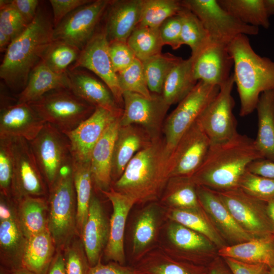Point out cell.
Returning <instances> with one entry per match:
<instances>
[{
	"label": "cell",
	"instance_id": "cell-19",
	"mask_svg": "<svg viewBox=\"0 0 274 274\" xmlns=\"http://www.w3.org/2000/svg\"><path fill=\"white\" fill-rule=\"evenodd\" d=\"M195 79L220 87L230 78L233 60L228 45L212 40L191 54Z\"/></svg>",
	"mask_w": 274,
	"mask_h": 274
},
{
	"label": "cell",
	"instance_id": "cell-7",
	"mask_svg": "<svg viewBox=\"0 0 274 274\" xmlns=\"http://www.w3.org/2000/svg\"><path fill=\"white\" fill-rule=\"evenodd\" d=\"M219 91V86L199 81L193 89L166 118L162 132L169 155L180 139L197 120Z\"/></svg>",
	"mask_w": 274,
	"mask_h": 274
},
{
	"label": "cell",
	"instance_id": "cell-23",
	"mask_svg": "<svg viewBox=\"0 0 274 274\" xmlns=\"http://www.w3.org/2000/svg\"><path fill=\"white\" fill-rule=\"evenodd\" d=\"M143 0H111L104 27L108 40L127 41L138 25Z\"/></svg>",
	"mask_w": 274,
	"mask_h": 274
},
{
	"label": "cell",
	"instance_id": "cell-40",
	"mask_svg": "<svg viewBox=\"0 0 274 274\" xmlns=\"http://www.w3.org/2000/svg\"><path fill=\"white\" fill-rule=\"evenodd\" d=\"M158 218L153 207H148L138 216L132 235V250L135 256L141 255L153 242L156 235Z\"/></svg>",
	"mask_w": 274,
	"mask_h": 274
},
{
	"label": "cell",
	"instance_id": "cell-1",
	"mask_svg": "<svg viewBox=\"0 0 274 274\" xmlns=\"http://www.w3.org/2000/svg\"><path fill=\"white\" fill-rule=\"evenodd\" d=\"M53 17L39 6L33 21L8 48L0 65V77L12 91L20 93L29 75L52 42Z\"/></svg>",
	"mask_w": 274,
	"mask_h": 274
},
{
	"label": "cell",
	"instance_id": "cell-16",
	"mask_svg": "<svg viewBox=\"0 0 274 274\" xmlns=\"http://www.w3.org/2000/svg\"><path fill=\"white\" fill-rule=\"evenodd\" d=\"M108 46L104 26L97 29L69 68H82L92 72L109 88L117 103L123 109L122 93L110 58Z\"/></svg>",
	"mask_w": 274,
	"mask_h": 274
},
{
	"label": "cell",
	"instance_id": "cell-55",
	"mask_svg": "<svg viewBox=\"0 0 274 274\" xmlns=\"http://www.w3.org/2000/svg\"><path fill=\"white\" fill-rule=\"evenodd\" d=\"M88 274H146L143 270L119 263L111 262L103 264L100 260L95 265L90 267Z\"/></svg>",
	"mask_w": 274,
	"mask_h": 274
},
{
	"label": "cell",
	"instance_id": "cell-12",
	"mask_svg": "<svg viewBox=\"0 0 274 274\" xmlns=\"http://www.w3.org/2000/svg\"><path fill=\"white\" fill-rule=\"evenodd\" d=\"M122 98L123 113L120 125H137L144 129L152 140L160 138L170 107L162 95L153 93L151 98H148L138 93L124 92Z\"/></svg>",
	"mask_w": 274,
	"mask_h": 274
},
{
	"label": "cell",
	"instance_id": "cell-26",
	"mask_svg": "<svg viewBox=\"0 0 274 274\" xmlns=\"http://www.w3.org/2000/svg\"><path fill=\"white\" fill-rule=\"evenodd\" d=\"M152 141L148 133L140 126L120 125L113 149L111 168L112 181L117 180L133 157Z\"/></svg>",
	"mask_w": 274,
	"mask_h": 274
},
{
	"label": "cell",
	"instance_id": "cell-62",
	"mask_svg": "<svg viewBox=\"0 0 274 274\" xmlns=\"http://www.w3.org/2000/svg\"><path fill=\"white\" fill-rule=\"evenodd\" d=\"M266 210L268 216L274 226V199L266 202Z\"/></svg>",
	"mask_w": 274,
	"mask_h": 274
},
{
	"label": "cell",
	"instance_id": "cell-41",
	"mask_svg": "<svg viewBox=\"0 0 274 274\" xmlns=\"http://www.w3.org/2000/svg\"><path fill=\"white\" fill-rule=\"evenodd\" d=\"M178 14L182 22L181 41L196 53L211 39L207 29L198 17L189 9L182 6Z\"/></svg>",
	"mask_w": 274,
	"mask_h": 274
},
{
	"label": "cell",
	"instance_id": "cell-22",
	"mask_svg": "<svg viewBox=\"0 0 274 274\" xmlns=\"http://www.w3.org/2000/svg\"><path fill=\"white\" fill-rule=\"evenodd\" d=\"M70 89L77 96L95 108L112 111L123 109L118 105L109 88L100 79L82 68H68Z\"/></svg>",
	"mask_w": 274,
	"mask_h": 274
},
{
	"label": "cell",
	"instance_id": "cell-42",
	"mask_svg": "<svg viewBox=\"0 0 274 274\" xmlns=\"http://www.w3.org/2000/svg\"><path fill=\"white\" fill-rule=\"evenodd\" d=\"M182 8L178 0H143L138 26L158 28L167 18L177 15Z\"/></svg>",
	"mask_w": 274,
	"mask_h": 274
},
{
	"label": "cell",
	"instance_id": "cell-43",
	"mask_svg": "<svg viewBox=\"0 0 274 274\" xmlns=\"http://www.w3.org/2000/svg\"><path fill=\"white\" fill-rule=\"evenodd\" d=\"M80 51L70 44L52 41L42 60L54 73L63 74L67 73L69 67L76 61Z\"/></svg>",
	"mask_w": 274,
	"mask_h": 274
},
{
	"label": "cell",
	"instance_id": "cell-3",
	"mask_svg": "<svg viewBox=\"0 0 274 274\" xmlns=\"http://www.w3.org/2000/svg\"><path fill=\"white\" fill-rule=\"evenodd\" d=\"M168 152L163 138L138 152L111 186L136 203L156 199L169 179Z\"/></svg>",
	"mask_w": 274,
	"mask_h": 274
},
{
	"label": "cell",
	"instance_id": "cell-28",
	"mask_svg": "<svg viewBox=\"0 0 274 274\" xmlns=\"http://www.w3.org/2000/svg\"><path fill=\"white\" fill-rule=\"evenodd\" d=\"M61 88L70 89L67 73H55L41 60L30 72L26 86L17 95V101L20 103H29L50 91Z\"/></svg>",
	"mask_w": 274,
	"mask_h": 274
},
{
	"label": "cell",
	"instance_id": "cell-53",
	"mask_svg": "<svg viewBox=\"0 0 274 274\" xmlns=\"http://www.w3.org/2000/svg\"><path fill=\"white\" fill-rule=\"evenodd\" d=\"M92 0H50L52 9L54 28L70 13Z\"/></svg>",
	"mask_w": 274,
	"mask_h": 274
},
{
	"label": "cell",
	"instance_id": "cell-57",
	"mask_svg": "<svg viewBox=\"0 0 274 274\" xmlns=\"http://www.w3.org/2000/svg\"><path fill=\"white\" fill-rule=\"evenodd\" d=\"M249 172L262 177L274 180V161L260 159L252 161L248 166Z\"/></svg>",
	"mask_w": 274,
	"mask_h": 274
},
{
	"label": "cell",
	"instance_id": "cell-25",
	"mask_svg": "<svg viewBox=\"0 0 274 274\" xmlns=\"http://www.w3.org/2000/svg\"><path fill=\"white\" fill-rule=\"evenodd\" d=\"M196 192L200 206L225 237L238 244L256 238L237 224L216 191L196 185Z\"/></svg>",
	"mask_w": 274,
	"mask_h": 274
},
{
	"label": "cell",
	"instance_id": "cell-31",
	"mask_svg": "<svg viewBox=\"0 0 274 274\" xmlns=\"http://www.w3.org/2000/svg\"><path fill=\"white\" fill-rule=\"evenodd\" d=\"M256 110L258 115L256 146L265 159L274 161V89L261 94Z\"/></svg>",
	"mask_w": 274,
	"mask_h": 274
},
{
	"label": "cell",
	"instance_id": "cell-56",
	"mask_svg": "<svg viewBox=\"0 0 274 274\" xmlns=\"http://www.w3.org/2000/svg\"><path fill=\"white\" fill-rule=\"evenodd\" d=\"M26 23L29 24L35 19L39 7L38 0H10Z\"/></svg>",
	"mask_w": 274,
	"mask_h": 274
},
{
	"label": "cell",
	"instance_id": "cell-15",
	"mask_svg": "<svg viewBox=\"0 0 274 274\" xmlns=\"http://www.w3.org/2000/svg\"><path fill=\"white\" fill-rule=\"evenodd\" d=\"M211 145L209 138L197 120L180 139L170 155L169 178L192 177L201 165Z\"/></svg>",
	"mask_w": 274,
	"mask_h": 274
},
{
	"label": "cell",
	"instance_id": "cell-6",
	"mask_svg": "<svg viewBox=\"0 0 274 274\" xmlns=\"http://www.w3.org/2000/svg\"><path fill=\"white\" fill-rule=\"evenodd\" d=\"M28 104L46 123L64 133L77 127L95 109L67 88L50 91Z\"/></svg>",
	"mask_w": 274,
	"mask_h": 274
},
{
	"label": "cell",
	"instance_id": "cell-61",
	"mask_svg": "<svg viewBox=\"0 0 274 274\" xmlns=\"http://www.w3.org/2000/svg\"><path fill=\"white\" fill-rule=\"evenodd\" d=\"M266 13L269 18L274 15V0H263Z\"/></svg>",
	"mask_w": 274,
	"mask_h": 274
},
{
	"label": "cell",
	"instance_id": "cell-58",
	"mask_svg": "<svg viewBox=\"0 0 274 274\" xmlns=\"http://www.w3.org/2000/svg\"><path fill=\"white\" fill-rule=\"evenodd\" d=\"M45 274H66L62 251L56 250Z\"/></svg>",
	"mask_w": 274,
	"mask_h": 274
},
{
	"label": "cell",
	"instance_id": "cell-21",
	"mask_svg": "<svg viewBox=\"0 0 274 274\" xmlns=\"http://www.w3.org/2000/svg\"><path fill=\"white\" fill-rule=\"evenodd\" d=\"M101 192L110 201L113 213L109 222V236L104 251L105 259L121 265L125 262L124 236L125 224L134 201L127 195L114 190L112 187Z\"/></svg>",
	"mask_w": 274,
	"mask_h": 274
},
{
	"label": "cell",
	"instance_id": "cell-11",
	"mask_svg": "<svg viewBox=\"0 0 274 274\" xmlns=\"http://www.w3.org/2000/svg\"><path fill=\"white\" fill-rule=\"evenodd\" d=\"M111 0H94L67 15L54 28L53 41L73 45L80 50L92 38Z\"/></svg>",
	"mask_w": 274,
	"mask_h": 274
},
{
	"label": "cell",
	"instance_id": "cell-14",
	"mask_svg": "<svg viewBox=\"0 0 274 274\" xmlns=\"http://www.w3.org/2000/svg\"><path fill=\"white\" fill-rule=\"evenodd\" d=\"M14 163L12 195L15 202L25 197H46L48 190L29 142L11 139Z\"/></svg>",
	"mask_w": 274,
	"mask_h": 274
},
{
	"label": "cell",
	"instance_id": "cell-17",
	"mask_svg": "<svg viewBox=\"0 0 274 274\" xmlns=\"http://www.w3.org/2000/svg\"><path fill=\"white\" fill-rule=\"evenodd\" d=\"M27 240L17 221L15 202L1 195V268L12 270L21 267Z\"/></svg>",
	"mask_w": 274,
	"mask_h": 274
},
{
	"label": "cell",
	"instance_id": "cell-50",
	"mask_svg": "<svg viewBox=\"0 0 274 274\" xmlns=\"http://www.w3.org/2000/svg\"><path fill=\"white\" fill-rule=\"evenodd\" d=\"M108 51L116 74L127 68L136 58L133 51L125 41L116 40L109 42Z\"/></svg>",
	"mask_w": 274,
	"mask_h": 274
},
{
	"label": "cell",
	"instance_id": "cell-63",
	"mask_svg": "<svg viewBox=\"0 0 274 274\" xmlns=\"http://www.w3.org/2000/svg\"><path fill=\"white\" fill-rule=\"evenodd\" d=\"M269 274H274V267L270 268Z\"/></svg>",
	"mask_w": 274,
	"mask_h": 274
},
{
	"label": "cell",
	"instance_id": "cell-8",
	"mask_svg": "<svg viewBox=\"0 0 274 274\" xmlns=\"http://www.w3.org/2000/svg\"><path fill=\"white\" fill-rule=\"evenodd\" d=\"M29 142L49 190L63 168L72 160L68 139L57 128L46 123L37 136Z\"/></svg>",
	"mask_w": 274,
	"mask_h": 274
},
{
	"label": "cell",
	"instance_id": "cell-35",
	"mask_svg": "<svg viewBox=\"0 0 274 274\" xmlns=\"http://www.w3.org/2000/svg\"><path fill=\"white\" fill-rule=\"evenodd\" d=\"M219 5L242 22L268 29L270 26L263 0H217Z\"/></svg>",
	"mask_w": 274,
	"mask_h": 274
},
{
	"label": "cell",
	"instance_id": "cell-39",
	"mask_svg": "<svg viewBox=\"0 0 274 274\" xmlns=\"http://www.w3.org/2000/svg\"><path fill=\"white\" fill-rule=\"evenodd\" d=\"M126 42L136 58L141 61L161 54L164 46L159 27L137 26Z\"/></svg>",
	"mask_w": 274,
	"mask_h": 274
},
{
	"label": "cell",
	"instance_id": "cell-30",
	"mask_svg": "<svg viewBox=\"0 0 274 274\" xmlns=\"http://www.w3.org/2000/svg\"><path fill=\"white\" fill-rule=\"evenodd\" d=\"M17 221L28 238L48 229V204L46 197H25L16 202Z\"/></svg>",
	"mask_w": 274,
	"mask_h": 274
},
{
	"label": "cell",
	"instance_id": "cell-48",
	"mask_svg": "<svg viewBox=\"0 0 274 274\" xmlns=\"http://www.w3.org/2000/svg\"><path fill=\"white\" fill-rule=\"evenodd\" d=\"M14 163L11 139H0L1 195L13 199Z\"/></svg>",
	"mask_w": 274,
	"mask_h": 274
},
{
	"label": "cell",
	"instance_id": "cell-29",
	"mask_svg": "<svg viewBox=\"0 0 274 274\" xmlns=\"http://www.w3.org/2000/svg\"><path fill=\"white\" fill-rule=\"evenodd\" d=\"M218 253L224 258L262 264L272 268L274 267V235L254 238L230 246H224L220 249Z\"/></svg>",
	"mask_w": 274,
	"mask_h": 274
},
{
	"label": "cell",
	"instance_id": "cell-20",
	"mask_svg": "<svg viewBox=\"0 0 274 274\" xmlns=\"http://www.w3.org/2000/svg\"><path fill=\"white\" fill-rule=\"evenodd\" d=\"M46 122L28 103L1 100L0 139L33 140Z\"/></svg>",
	"mask_w": 274,
	"mask_h": 274
},
{
	"label": "cell",
	"instance_id": "cell-36",
	"mask_svg": "<svg viewBox=\"0 0 274 274\" xmlns=\"http://www.w3.org/2000/svg\"><path fill=\"white\" fill-rule=\"evenodd\" d=\"M163 200L174 208L199 209L196 185L191 177L169 178Z\"/></svg>",
	"mask_w": 274,
	"mask_h": 274
},
{
	"label": "cell",
	"instance_id": "cell-60",
	"mask_svg": "<svg viewBox=\"0 0 274 274\" xmlns=\"http://www.w3.org/2000/svg\"><path fill=\"white\" fill-rule=\"evenodd\" d=\"M1 274H34L30 271L23 268H19L12 270L5 269L1 268Z\"/></svg>",
	"mask_w": 274,
	"mask_h": 274
},
{
	"label": "cell",
	"instance_id": "cell-45",
	"mask_svg": "<svg viewBox=\"0 0 274 274\" xmlns=\"http://www.w3.org/2000/svg\"><path fill=\"white\" fill-rule=\"evenodd\" d=\"M120 88L123 94L130 92L151 98L152 93L149 89L143 65L141 60L135 58L133 63L124 70L117 74Z\"/></svg>",
	"mask_w": 274,
	"mask_h": 274
},
{
	"label": "cell",
	"instance_id": "cell-10",
	"mask_svg": "<svg viewBox=\"0 0 274 274\" xmlns=\"http://www.w3.org/2000/svg\"><path fill=\"white\" fill-rule=\"evenodd\" d=\"M217 192L234 219L247 232L254 237L274 235L266 202L252 197L239 188Z\"/></svg>",
	"mask_w": 274,
	"mask_h": 274
},
{
	"label": "cell",
	"instance_id": "cell-34",
	"mask_svg": "<svg viewBox=\"0 0 274 274\" xmlns=\"http://www.w3.org/2000/svg\"><path fill=\"white\" fill-rule=\"evenodd\" d=\"M72 170L77 199V233L80 238L88 216L92 196L93 180L90 161L72 159Z\"/></svg>",
	"mask_w": 274,
	"mask_h": 274
},
{
	"label": "cell",
	"instance_id": "cell-18",
	"mask_svg": "<svg viewBox=\"0 0 274 274\" xmlns=\"http://www.w3.org/2000/svg\"><path fill=\"white\" fill-rule=\"evenodd\" d=\"M123 110L112 111L96 107L93 113L74 130L64 133L68 139L72 159L90 161L95 145L108 126L121 117Z\"/></svg>",
	"mask_w": 274,
	"mask_h": 274
},
{
	"label": "cell",
	"instance_id": "cell-4",
	"mask_svg": "<svg viewBox=\"0 0 274 274\" xmlns=\"http://www.w3.org/2000/svg\"><path fill=\"white\" fill-rule=\"evenodd\" d=\"M228 50L233 60L239 115L244 117L256 109L262 93L274 89V61L257 54L245 35L236 36L228 45Z\"/></svg>",
	"mask_w": 274,
	"mask_h": 274
},
{
	"label": "cell",
	"instance_id": "cell-44",
	"mask_svg": "<svg viewBox=\"0 0 274 274\" xmlns=\"http://www.w3.org/2000/svg\"><path fill=\"white\" fill-rule=\"evenodd\" d=\"M170 241L178 248L187 251H204L211 249V242L203 235L174 222L167 230Z\"/></svg>",
	"mask_w": 274,
	"mask_h": 274
},
{
	"label": "cell",
	"instance_id": "cell-54",
	"mask_svg": "<svg viewBox=\"0 0 274 274\" xmlns=\"http://www.w3.org/2000/svg\"><path fill=\"white\" fill-rule=\"evenodd\" d=\"M224 259L232 274H269V267L264 264L246 263L228 258Z\"/></svg>",
	"mask_w": 274,
	"mask_h": 274
},
{
	"label": "cell",
	"instance_id": "cell-38",
	"mask_svg": "<svg viewBox=\"0 0 274 274\" xmlns=\"http://www.w3.org/2000/svg\"><path fill=\"white\" fill-rule=\"evenodd\" d=\"M168 214L174 222L181 224L209 239L218 246L223 247V241L215 228L199 209L173 208Z\"/></svg>",
	"mask_w": 274,
	"mask_h": 274
},
{
	"label": "cell",
	"instance_id": "cell-5",
	"mask_svg": "<svg viewBox=\"0 0 274 274\" xmlns=\"http://www.w3.org/2000/svg\"><path fill=\"white\" fill-rule=\"evenodd\" d=\"M48 229L56 250H61L77 235V199L72 160L49 190Z\"/></svg>",
	"mask_w": 274,
	"mask_h": 274
},
{
	"label": "cell",
	"instance_id": "cell-24",
	"mask_svg": "<svg viewBox=\"0 0 274 274\" xmlns=\"http://www.w3.org/2000/svg\"><path fill=\"white\" fill-rule=\"evenodd\" d=\"M110 224L99 199L92 195L87 220L80 238L82 240L90 267L100 260L107 246Z\"/></svg>",
	"mask_w": 274,
	"mask_h": 274
},
{
	"label": "cell",
	"instance_id": "cell-52",
	"mask_svg": "<svg viewBox=\"0 0 274 274\" xmlns=\"http://www.w3.org/2000/svg\"><path fill=\"white\" fill-rule=\"evenodd\" d=\"M146 274H208V270L194 269L172 260H163L148 265L143 270Z\"/></svg>",
	"mask_w": 274,
	"mask_h": 274
},
{
	"label": "cell",
	"instance_id": "cell-32",
	"mask_svg": "<svg viewBox=\"0 0 274 274\" xmlns=\"http://www.w3.org/2000/svg\"><path fill=\"white\" fill-rule=\"evenodd\" d=\"M56 252L48 229L27 238L21 263L34 274H45Z\"/></svg>",
	"mask_w": 274,
	"mask_h": 274
},
{
	"label": "cell",
	"instance_id": "cell-27",
	"mask_svg": "<svg viewBox=\"0 0 274 274\" xmlns=\"http://www.w3.org/2000/svg\"><path fill=\"white\" fill-rule=\"evenodd\" d=\"M118 118L113 122L98 141L91 153L90 168L94 186L100 192L109 190L114 145L120 126Z\"/></svg>",
	"mask_w": 274,
	"mask_h": 274
},
{
	"label": "cell",
	"instance_id": "cell-51",
	"mask_svg": "<svg viewBox=\"0 0 274 274\" xmlns=\"http://www.w3.org/2000/svg\"><path fill=\"white\" fill-rule=\"evenodd\" d=\"M181 28V19L178 14L165 20L159 27L163 45H169L174 50L179 49L183 45Z\"/></svg>",
	"mask_w": 274,
	"mask_h": 274
},
{
	"label": "cell",
	"instance_id": "cell-46",
	"mask_svg": "<svg viewBox=\"0 0 274 274\" xmlns=\"http://www.w3.org/2000/svg\"><path fill=\"white\" fill-rule=\"evenodd\" d=\"M66 274H88L90 266L82 242L75 236L62 251Z\"/></svg>",
	"mask_w": 274,
	"mask_h": 274
},
{
	"label": "cell",
	"instance_id": "cell-9",
	"mask_svg": "<svg viewBox=\"0 0 274 274\" xmlns=\"http://www.w3.org/2000/svg\"><path fill=\"white\" fill-rule=\"evenodd\" d=\"M185 7L200 20L210 38L226 45L239 35H257L259 27L246 24L224 10L217 0H182Z\"/></svg>",
	"mask_w": 274,
	"mask_h": 274
},
{
	"label": "cell",
	"instance_id": "cell-47",
	"mask_svg": "<svg viewBox=\"0 0 274 274\" xmlns=\"http://www.w3.org/2000/svg\"><path fill=\"white\" fill-rule=\"evenodd\" d=\"M238 188L257 199L267 202L274 199V180L245 172Z\"/></svg>",
	"mask_w": 274,
	"mask_h": 274
},
{
	"label": "cell",
	"instance_id": "cell-59",
	"mask_svg": "<svg viewBox=\"0 0 274 274\" xmlns=\"http://www.w3.org/2000/svg\"><path fill=\"white\" fill-rule=\"evenodd\" d=\"M209 274H232L230 269L219 263L212 265L209 269Z\"/></svg>",
	"mask_w": 274,
	"mask_h": 274
},
{
	"label": "cell",
	"instance_id": "cell-33",
	"mask_svg": "<svg viewBox=\"0 0 274 274\" xmlns=\"http://www.w3.org/2000/svg\"><path fill=\"white\" fill-rule=\"evenodd\" d=\"M198 81L193 70L191 56L182 59L172 68L163 85L161 95L169 105L179 103L195 87Z\"/></svg>",
	"mask_w": 274,
	"mask_h": 274
},
{
	"label": "cell",
	"instance_id": "cell-2",
	"mask_svg": "<svg viewBox=\"0 0 274 274\" xmlns=\"http://www.w3.org/2000/svg\"><path fill=\"white\" fill-rule=\"evenodd\" d=\"M265 159L255 140L237 133L224 142L212 144L197 171L191 177L197 186L216 191L238 188L240 180L252 161Z\"/></svg>",
	"mask_w": 274,
	"mask_h": 274
},
{
	"label": "cell",
	"instance_id": "cell-13",
	"mask_svg": "<svg viewBox=\"0 0 274 274\" xmlns=\"http://www.w3.org/2000/svg\"><path fill=\"white\" fill-rule=\"evenodd\" d=\"M234 84L231 74L229 79L220 87L217 95L197 119L211 145L227 141L238 133L233 113L235 102L232 90Z\"/></svg>",
	"mask_w": 274,
	"mask_h": 274
},
{
	"label": "cell",
	"instance_id": "cell-37",
	"mask_svg": "<svg viewBox=\"0 0 274 274\" xmlns=\"http://www.w3.org/2000/svg\"><path fill=\"white\" fill-rule=\"evenodd\" d=\"M182 59L170 53H161L142 61L151 93L161 94L164 82L172 68Z\"/></svg>",
	"mask_w": 274,
	"mask_h": 274
},
{
	"label": "cell",
	"instance_id": "cell-49",
	"mask_svg": "<svg viewBox=\"0 0 274 274\" xmlns=\"http://www.w3.org/2000/svg\"><path fill=\"white\" fill-rule=\"evenodd\" d=\"M28 24L10 0L0 1V32L9 37L11 41L18 36Z\"/></svg>",
	"mask_w": 274,
	"mask_h": 274
}]
</instances>
